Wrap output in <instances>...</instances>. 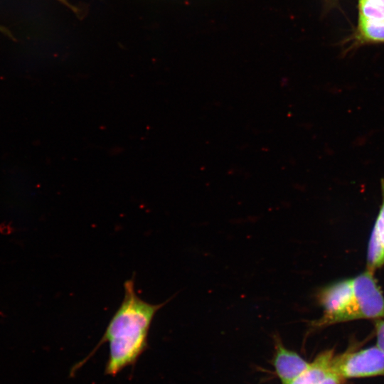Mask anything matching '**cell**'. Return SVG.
Wrapping results in <instances>:
<instances>
[{"mask_svg": "<svg viewBox=\"0 0 384 384\" xmlns=\"http://www.w3.org/2000/svg\"><path fill=\"white\" fill-rule=\"evenodd\" d=\"M124 296L121 304L90 355L104 343H108L109 356L105 373L112 376L134 365L146 349L154 317L167 302L154 304L141 299L136 292L133 278L124 282Z\"/></svg>", "mask_w": 384, "mask_h": 384, "instance_id": "obj_1", "label": "cell"}, {"mask_svg": "<svg viewBox=\"0 0 384 384\" xmlns=\"http://www.w3.org/2000/svg\"><path fill=\"white\" fill-rule=\"evenodd\" d=\"M316 299L323 314L311 321L312 329L357 319L384 318L383 294L373 272L368 270L321 288Z\"/></svg>", "mask_w": 384, "mask_h": 384, "instance_id": "obj_2", "label": "cell"}, {"mask_svg": "<svg viewBox=\"0 0 384 384\" xmlns=\"http://www.w3.org/2000/svg\"><path fill=\"white\" fill-rule=\"evenodd\" d=\"M331 369L345 380L384 376V352L375 346L336 355Z\"/></svg>", "mask_w": 384, "mask_h": 384, "instance_id": "obj_3", "label": "cell"}, {"mask_svg": "<svg viewBox=\"0 0 384 384\" xmlns=\"http://www.w3.org/2000/svg\"><path fill=\"white\" fill-rule=\"evenodd\" d=\"M353 46L384 43V0H358Z\"/></svg>", "mask_w": 384, "mask_h": 384, "instance_id": "obj_4", "label": "cell"}, {"mask_svg": "<svg viewBox=\"0 0 384 384\" xmlns=\"http://www.w3.org/2000/svg\"><path fill=\"white\" fill-rule=\"evenodd\" d=\"M274 353L272 360L275 373L282 384H291L309 366L297 352L287 348L279 338L274 339Z\"/></svg>", "mask_w": 384, "mask_h": 384, "instance_id": "obj_5", "label": "cell"}, {"mask_svg": "<svg viewBox=\"0 0 384 384\" xmlns=\"http://www.w3.org/2000/svg\"><path fill=\"white\" fill-rule=\"evenodd\" d=\"M383 200L375 219L367 250V270L374 272L384 265V188Z\"/></svg>", "mask_w": 384, "mask_h": 384, "instance_id": "obj_6", "label": "cell"}, {"mask_svg": "<svg viewBox=\"0 0 384 384\" xmlns=\"http://www.w3.org/2000/svg\"><path fill=\"white\" fill-rule=\"evenodd\" d=\"M334 356L333 349L320 353L291 384H319L331 370Z\"/></svg>", "mask_w": 384, "mask_h": 384, "instance_id": "obj_7", "label": "cell"}, {"mask_svg": "<svg viewBox=\"0 0 384 384\" xmlns=\"http://www.w3.org/2000/svg\"><path fill=\"white\" fill-rule=\"evenodd\" d=\"M376 346L384 352V319H378L375 324Z\"/></svg>", "mask_w": 384, "mask_h": 384, "instance_id": "obj_8", "label": "cell"}, {"mask_svg": "<svg viewBox=\"0 0 384 384\" xmlns=\"http://www.w3.org/2000/svg\"><path fill=\"white\" fill-rule=\"evenodd\" d=\"M345 380L331 369L319 384H343Z\"/></svg>", "mask_w": 384, "mask_h": 384, "instance_id": "obj_9", "label": "cell"}, {"mask_svg": "<svg viewBox=\"0 0 384 384\" xmlns=\"http://www.w3.org/2000/svg\"><path fill=\"white\" fill-rule=\"evenodd\" d=\"M324 7L326 11H329L335 7L338 4V0H323Z\"/></svg>", "mask_w": 384, "mask_h": 384, "instance_id": "obj_10", "label": "cell"}, {"mask_svg": "<svg viewBox=\"0 0 384 384\" xmlns=\"http://www.w3.org/2000/svg\"><path fill=\"white\" fill-rule=\"evenodd\" d=\"M58 1H60L61 3H63V4H65V6H67L68 7L73 10L74 11H78V9L75 7L70 5L66 0H58Z\"/></svg>", "mask_w": 384, "mask_h": 384, "instance_id": "obj_11", "label": "cell"}]
</instances>
